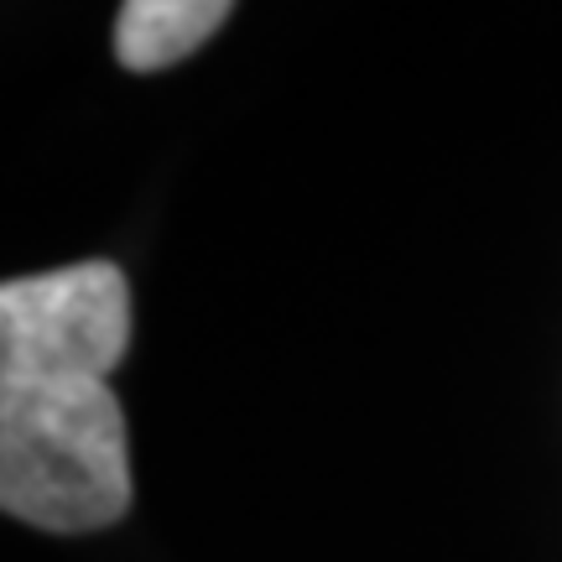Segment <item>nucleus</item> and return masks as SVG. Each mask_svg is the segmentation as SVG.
<instances>
[{
  "label": "nucleus",
  "instance_id": "2",
  "mask_svg": "<svg viewBox=\"0 0 562 562\" xmlns=\"http://www.w3.org/2000/svg\"><path fill=\"white\" fill-rule=\"evenodd\" d=\"M131 349V281L79 261L0 281V385L110 381Z\"/></svg>",
  "mask_w": 562,
  "mask_h": 562
},
{
  "label": "nucleus",
  "instance_id": "1",
  "mask_svg": "<svg viewBox=\"0 0 562 562\" xmlns=\"http://www.w3.org/2000/svg\"><path fill=\"white\" fill-rule=\"evenodd\" d=\"M0 510L83 537L131 510V432L110 381L0 385Z\"/></svg>",
  "mask_w": 562,
  "mask_h": 562
},
{
  "label": "nucleus",
  "instance_id": "3",
  "mask_svg": "<svg viewBox=\"0 0 562 562\" xmlns=\"http://www.w3.org/2000/svg\"><path fill=\"white\" fill-rule=\"evenodd\" d=\"M235 16L224 0H131L115 16V58L131 74L172 68Z\"/></svg>",
  "mask_w": 562,
  "mask_h": 562
}]
</instances>
